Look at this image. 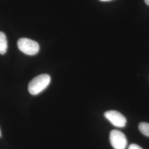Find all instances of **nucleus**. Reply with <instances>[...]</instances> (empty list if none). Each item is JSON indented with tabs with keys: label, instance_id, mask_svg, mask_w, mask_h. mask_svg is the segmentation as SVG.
<instances>
[{
	"label": "nucleus",
	"instance_id": "nucleus-4",
	"mask_svg": "<svg viewBox=\"0 0 149 149\" xmlns=\"http://www.w3.org/2000/svg\"><path fill=\"white\" fill-rule=\"evenodd\" d=\"M104 117L117 127L123 128L125 127L127 119L120 113L117 111H108L104 113Z\"/></svg>",
	"mask_w": 149,
	"mask_h": 149
},
{
	"label": "nucleus",
	"instance_id": "nucleus-9",
	"mask_svg": "<svg viewBox=\"0 0 149 149\" xmlns=\"http://www.w3.org/2000/svg\"><path fill=\"white\" fill-rule=\"evenodd\" d=\"M101 1H111V0H100Z\"/></svg>",
	"mask_w": 149,
	"mask_h": 149
},
{
	"label": "nucleus",
	"instance_id": "nucleus-3",
	"mask_svg": "<svg viewBox=\"0 0 149 149\" xmlns=\"http://www.w3.org/2000/svg\"><path fill=\"white\" fill-rule=\"evenodd\" d=\"M109 140L114 149H125L128 144L124 134L118 130H113L111 132Z\"/></svg>",
	"mask_w": 149,
	"mask_h": 149
},
{
	"label": "nucleus",
	"instance_id": "nucleus-8",
	"mask_svg": "<svg viewBox=\"0 0 149 149\" xmlns=\"http://www.w3.org/2000/svg\"><path fill=\"white\" fill-rule=\"evenodd\" d=\"M144 1L146 5L149 6V0H144Z\"/></svg>",
	"mask_w": 149,
	"mask_h": 149
},
{
	"label": "nucleus",
	"instance_id": "nucleus-1",
	"mask_svg": "<svg viewBox=\"0 0 149 149\" xmlns=\"http://www.w3.org/2000/svg\"><path fill=\"white\" fill-rule=\"evenodd\" d=\"M51 81L48 74L38 75L34 78L28 85V91L33 95H37L44 90L49 85Z\"/></svg>",
	"mask_w": 149,
	"mask_h": 149
},
{
	"label": "nucleus",
	"instance_id": "nucleus-10",
	"mask_svg": "<svg viewBox=\"0 0 149 149\" xmlns=\"http://www.w3.org/2000/svg\"><path fill=\"white\" fill-rule=\"evenodd\" d=\"M0 135H1V131H0Z\"/></svg>",
	"mask_w": 149,
	"mask_h": 149
},
{
	"label": "nucleus",
	"instance_id": "nucleus-6",
	"mask_svg": "<svg viewBox=\"0 0 149 149\" xmlns=\"http://www.w3.org/2000/svg\"><path fill=\"white\" fill-rule=\"evenodd\" d=\"M139 129L140 132L144 135L149 137V123H140L139 125Z\"/></svg>",
	"mask_w": 149,
	"mask_h": 149
},
{
	"label": "nucleus",
	"instance_id": "nucleus-2",
	"mask_svg": "<svg viewBox=\"0 0 149 149\" xmlns=\"http://www.w3.org/2000/svg\"><path fill=\"white\" fill-rule=\"evenodd\" d=\"M18 49L28 55H36L39 51V45L38 43L28 38H22L17 42Z\"/></svg>",
	"mask_w": 149,
	"mask_h": 149
},
{
	"label": "nucleus",
	"instance_id": "nucleus-5",
	"mask_svg": "<svg viewBox=\"0 0 149 149\" xmlns=\"http://www.w3.org/2000/svg\"><path fill=\"white\" fill-rule=\"evenodd\" d=\"M7 50V40L5 34L0 31V54H5Z\"/></svg>",
	"mask_w": 149,
	"mask_h": 149
},
{
	"label": "nucleus",
	"instance_id": "nucleus-7",
	"mask_svg": "<svg viewBox=\"0 0 149 149\" xmlns=\"http://www.w3.org/2000/svg\"><path fill=\"white\" fill-rule=\"evenodd\" d=\"M128 149H143L142 148H141L140 146H139V145H136V144H132V145H130L129 146V148H128Z\"/></svg>",
	"mask_w": 149,
	"mask_h": 149
}]
</instances>
